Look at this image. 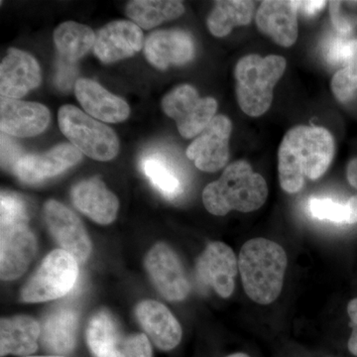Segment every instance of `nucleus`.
I'll use <instances>...</instances> for the list:
<instances>
[{
    "instance_id": "f257e3e1",
    "label": "nucleus",
    "mask_w": 357,
    "mask_h": 357,
    "mask_svg": "<svg viewBox=\"0 0 357 357\" xmlns=\"http://www.w3.org/2000/svg\"><path fill=\"white\" fill-rule=\"evenodd\" d=\"M335 154V141L326 129L300 126L289 130L278 153L279 181L284 191L295 194L305 178L318 180L328 170Z\"/></svg>"
},
{
    "instance_id": "412c9836",
    "label": "nucleus",
    "mask_w": 357,
    "mask_h": 357,
    "mask_svg": "<svg viewBox=\"0 0 357 357\" xmlns=\"http://www.w3.org/2000/svg\"><path fill=\"white\" fill-rule=\"evenodd\" d=\"M40 326V344L45 351L59 356L74 351L79 326V312L74 307H57L45 317Z\"/></svg>"
},
{
    "instance_id": "f8f14e48",
    "label": "nucleus",
    "mask_w": 357,
    "mask_h": 357,
    "mask_svg": "<svg viewBox=\"0 0 357 357\" xmlns=\"http://www.w3.org/2000/svg\"><path fill=\"white\" fill-rule=\"evenodd\" d=\"M231 121L215 115L203 132L188 147V158L204 172H217L229 161V140Z\"/></svg>"
},
{
    "instance_id": "1a4fd4ad",
    "label": "nucleus",
    "mask_w": 357,
    "mask_h": 357,
    "mask_svg": "<svg viewBox=\"0 0 357 357\" xmlns=\"http://www.w3.org/2000/svg\"><path fill=\"white\" fill-rule=\"evenodd\" d=\"M162 109L176 121L183 137L192 138L203 132L213 121L218 102L211 98H199L196 89L182 84L164 96Z\"/></svg>"
},
{
    "instance_id": "9b49d317",
    "label": "nucleus",
    "mask_w": 357,
    "mask_h": 357,
    "mask_svg": "<svg viewBox=\"0 0 357 357\" xmlns=\"http://www.w3.org/2000/svg\"><path fill=\"white\" fill-rule=\"evenodd\" d=\"M44 218L52 236L63 250L77 263L86 262L91 252V243L79 217L64 204L51 199L45 204Z\"/></svg>"
},
{
    "instance_id": "9d476101",
    "label": "nucleus",
    "mask_w": 357,
    "mask_h": 357,
    "mask_svg": "<svg viewBox=\"0 0 357 357\" xmlns=\"http://www.w3.org/2000/svg\"><path fill=\"white\" fill-rule=\"evenodd\" d=\"M145 268L155 287L166 300H185L191 291L184 267L177 253L168 244L159 243L145 257Z\"/></svg>"
},
{
    "instance_id": "6e6552de",
    "label": "nucleus",
    "mask_w": 357,
    "mask_h": 357,
    "mask_svg": "<svg viewBox=\"0 0 357 357\" xmlns=\"http://www.w3.org/2000/svg\"><path fill=\"white\" fill-rule=\"evenodd\" d=\"M86 342L93 357H152L144 333L126 335L109 312L102 310L89 319Z\"/></svg>"
},
{
    "instance_id": "f3484780",
    "label": "nucleus",
    "mask_w": 357,
    "mask_h": 357,
    "mask_svg": "<svg viewBox=\"0 0 357 357\" xmlns=\"http://www.w3.org/2000/svg\"><path fill=\"white\" fill-rule=\"evenodd\" d=\"M41 84L36 59L17 49H9L0 66V93L4 98H23Z\"/></svg>"
},
{
    "instance_id": "cd10ccee",
    "label": "nucleus",
    "mask_w": 357,
    "mask_h": 357,
    "mask_svg": "<svg viewBox=\"0 0 357 357\" xmlns=\"http://www.w3.org/2000/svg\"><path fill=\"white\" fill-rule=\"evenodd\" d=\"M253 9L252 1H217L208 18V30L213 36H227L236 26L248 25L250 22Z\"/></svg>"
},
{
    "instance_id": "a211bd4d",
    "label": "nucleus",
    "mask_w": 357,
    "mask_h": 357,
    "mask_svg": "<svg viewBox=\"0 0 357 357\" xmlns=\"http://www.w3.org/2000/svg\"><path fill=\"white\" fill-rule=\"evenodd\" d=\"M144 54L148 62L159 70L185 65L194 58V40L184 30H159L148 36Z\"/></svg>"
},
{
    "instance_id": "e433bc0d",
    "label": "nucleus",
    "mask_w": 357,
    "mask_h": 357,
    "mask_svg": "<svg viewBox=\"0 0 357 357\" xmlns=\"http://www.w3.org/2000/svg\"><path fill=\"white\" fill-rule=\"evenodd\" d=\"M227 357H250V356H248V354H230V356H227Z\"/></svg>"
},
{
    "instance_id": "2f4dec72",
    "label": "nucleus",
    "mask_w": 357,
    "mask_h": 357,
    "mask_svg": "<svg viewBox=\"0 0 357 357\" xmlns=\"http://www.w3.org/2000/svg\"><path fill=\"white\" fill-rule=\"evenodd\" d=\"M342 2L332 1L330 4L331 17H332L333 24L337 28L340 35L349 37L352 31V25L351 21L342 13L340 10Z\"/></svg>"
},
{
    "instance_id": "c9c22d12",
    "label": "nucleus",
    "mask_w": 357,
    "mask_h": 357,
    "mask_svg": "<svg viewBox=\"0 0 357 357\" xmlns=\"http://www.w3.org/2000/svg\"><path fill=\"white\" fill-rule=\"evenodd\" d=\"M347 176L349 184L357 189V158L349 162V166H347Z\"/></svg>"
},
{
    "instance_id": "f704fd0d",
    "label": "nucleus",
    "mask_w": 357,
    "mask_h": 357,
    "mask_svg": "<svg viewBox=\"0 0 357 357\" xmlns=\"http://www.w3.org/2000/svg\"><path fill=\"white\" fill-rule=\"evenodd\" d=\"M326 1H298L299 10L305 15L314 16L325 8Z\"/></svg>"
},
{
    "instance_id": "20e7f679",
    "label": "nucleus",
    "mask_w": 357,
    "mask_h": 357,
    "mask_svg": "<svg viewBox=\"0 0 357 357\" xmlns=\"http://www.w3.org/2000/svg\"><path fill=\"white\" fill-rule=\"evenodd\" d=\"M268 196L267 184L260 174L253 172L245 161H236L223 171L220 178L204 188L203 202L211 215L243 213L261 208Z\"/></svg>"
},
{
    "instance_id": "4be33fe9",
    "label": "nucleus",
    "mask_w": 357,
    "mask_h": 357,
    "mask_svg": "<svg viewBox=\"0 0 357 357\" xmlns=\"http://www.w3.org/2000/svg\"><path fill=\"white\" fill-rule=\"evenodd\" d=\"M75 93L84 109L100 121L117 123L126 121L130 114L126 100L112 95L91 79H77Z\"/></svg>"
},
{
    "instance_id": "4468645a",
    "label": "nucleus",
    "mask_w": 357,
    "mask_h": 357,
    "mask_svg": "<svg viewBox=\"0 0 357 357\" xmlns=\"http://www.w3.org/2000/svg\"><path fill=\"white\" fill-rule=\"evenodd\" d=\"M81 159L82 152L74 145L65 143L45 153L23 155L13 173L25 184H38L65 172Z\"/></svg>"
},
{
    "instance_id": "a878e982",
    "label": "nucleus",
    "mask_w": 357,
    "mask_h": 357,
    "mask_svg": "<svg viewBox=\"0 0 357 357\" xmlns=\"http://www.w3.org/2000/svg\"><path fill=\"white\" fill-rule=\"evenodd\" d=\"M54 41L62 57L74 63L95 46L96 34L88 26L68 21L54 31Z\"/></svg>"
},
{
    "instance_id": "4c0bfd02",
    "label": "nucleus",
    "mask_w": 357,
    "mask_h": 357,
    "mask_svg": "<svg viewBox=\"0 0 357 357\" xmlns=\"http://www.w3.org/2000/svg\"><path fill=\"white\" fill-rule=\"evenodd\" d=\"M25 357H66V356H25Z\"/></svg>"
},
{
    "instance_id": "7c9ffc66",
    "label": "nucleus",
    "mask_w": 357,
    "mask_h": 357,
    "mask_svg": "<svg viewBox=\"0 0 357 357\" xmlns=\"http://www.w3.org/2000/svg\"><path fill=\"white\" fill-rule=\"evenodd\" d=\"M23 154L21 149L14 141L9 138V135L1 132V163L2 167L6 170L13 172L14 166L16 165Z\"/></svg>"
},
{
    "instance_id": "c756f323",
    "label": "nucleus",
    "mask_w": 357,
    "mask_h": 357,
    "mask_svg": "<svg viewBox=\"0 0 357 357\" xmlns=\"http://www.w3.org/2000/svg\"><path fill=\"white\" fill-rule=\"evenodd\" d=\"M333 95L340 102H349L357 93V42L351 57L347 59L342 69L333 77Z\"/></svg>"
},
{
    "instance_id": "393cba45",
    "label": "nucleus",
    "mask_w": 357,
    "mask_h": 357,
    "mask_svg": "<svg viewBox=\"0 0 357 357\" xmlns=\"http://www.w3.org/2000/svg\"><path fill=\"white\" fill-rule=\"evenodd\" d=\"M126 15L144 29H151L166 21L176 20L185 13L181 1L173 0H134L126 6Z\"/></svg>"
},
{
    "instance_id": "ddd939ff",
    "label": "nucleus",
    "mask_w": 357,
    "mask_h": 357,
    "mask_svg": "<svg viewBox=\"0 0 357 357\" xmlns=\"http://www.w3.org/2000/svg\"><path fill=\"white\" fill-rule=\"evenodd\" d=\"M238 262L234 250L220 241L208 244L197 262L199 283L213 289L222 298H229L236 287Z\"/></svg>"
},
{
    "instance_id": "0eeeda50",
    "label": "nucleus",
    "mask_w": 357,
    "mask_h": 357,
    "mask_svg": "<svg viewBox=\"0 0 357 357\" xmlns=\"http://www.w3.org/2000/svg\"><path fill=\"white\" fill-rule=\"evenodd\" d=\"M79 277V263L67 251L55 249L43 261L20 292L24 303L60 299L74 289Z\"/></svg>"
},
{
    "instance_id": "2eb2a0df",
    "label": "nucleus",
    "mask_w": 357,
    "mask_h": 357,
    "mask_svg": "<svg viewBox=\"0 0 357 357\" xmlns=\"http://www.w3.org/2000/svg\"><path fill=\"white\" fill-rule=\"evenodd\" d=\"M144 36L139 26L131 21L110 22L96 35L93 52L105 64L131 57L142 49Z\"/></svg>"
},
{
    "instance_id": "7ed1b4c3",
    "label": "nucleus",
    "mask_w": 357,
    "mask_h": 357,
    "mask_svg": "<svg viewBox=\"0 0 357 357\" xmlns=\"http://www.w3.org/2000/svg\"><path fill=\"white\" fill-rule=\"evenodd\" d=\"M287 263L285 250L274 241L255 238L244 243L238 269L248 297L260 305L274 302L283 288Z\"/></svg>"
},
{
    "instance_id": "473e14b6",
    "label": "nucleus",
    "mask_w": 357,
    "mask_h": 357,
    "mask_svg": "<svg viewBox=\"0 0 357 357\" xmlns=\"http://www.w3.org/2000/svg\"><path fill=\"white\" fill-rule=\"evenodd\" d=\"M347 314H349V319H351V326L352 328L351 335L349 337L347 347H349V351L354 356H357V298L351 300L347 305Z\"/></svg>"
},
{
    "instance_id": "b1692460",
    "label": "nucleus",
    "mask_w": 357,
    "mask_h": 357,
    "mask_svg": "<svg viewBox=\"0 0 357 357\" xmlns=\"http://www.w3.org/2000/svg\"><path fill=\"white\" fill-rule=\"evenodd\" d=\"M41 326L31 317L2 318L0 323V356H29L38 349Z\"/></svg>"
},
{
    "instance_id": "72a5a7b5",
    "label": "nucleus",
    "mask_w": 357,
    "mask_h": 357,
    "mask_svg": "<svg viewBox=\"0 0 357 357\" xmlns=\"http://www.w3.org/2000/svg\"><path fill=\"white\" fill-rule=\"evenodd\" d=\"M72 63H60L58 69V84L63 89H70L72 86L76 70L70 66Z\"/></svg>"
},
{
    "instance_id": "dca6fc26",
    "label": "nucleus",
    "mask_w": 357,
    "mask_h": 357,
    "mask_svg": "<svg viewBox=\"0 0 357 357\" xmlns=\"http://www.w3.org/2000/svg\"><path fill=\"white\" fill-rule=\"evenodd\" d=\"M49 109L38 102H23L1 96V132L15 137H32L43 132L50 123Z\"/></svg>"
},
{
    "instance_id": "5701e85b",
    "label": "nucleus",
    "mask_w": 357,
    "mask_h": 357,
    "mask_svg": "<svg viewBox=\"0 0 357 357\" xmlns=\"http://www.w3.org/2000/svg\"><path fill=\"white\" fill-rule=\"evenodd\" d=\"M72 199L77 210L100 225H109L116 218L119 199L100 178H89L75 185Z\"/></svg>"
},
{
    "instance_id": "f03ea898",
    "label": "nucleus",
    "mask_w": 357,
    "mask_h": 357,
    "mask_svg": "<svg viewBox=\"0 0 357 357\" xmlns=\"http://www.w3.org/2000/svg\"><path fill=\"white\" fill-rule=\"evenodd\" d=\"M37 252L36 237L29 227L28 204L20 195L0 197V277L13 281L24 274Z\"/></svg>"
},
{
    "instance_id": "423d86ee",
    "label": "nucleus",
    "mask_w": 357,
    "mask_h": 357,
    "mask_svg": "<svg viewBox=\"0 0 357 357\" xmlns=\"http://www.w3.org/2000/svg\"><path fill=\"white\" fill-rule=\"evenodd\" d=\"M58 121L66 137L86 156L109 161L119 153V141L114 131L74 105L61 107Z\"/></svg>"
},
{
    "instance_id": "39448f33",
    "label": "nucleus",
    "mask_w": 357,
    "mask_h": 357,
    "mask_svg": "<svg viewBox=\"0 0 357 357\" xmlns=\"http://www.w3.org/2000/svg\"><path fill=\"white\" fill-rule=\"evenodd\" d=\"M286 60L280 56L248 55L236 67V96L239 107L250 116H260L269 109L273 89L283 76Z\"/></svg>"
},
{
    "instance_id": "bb28decb",
    "label": "nucleus",
    "mask_w": 357,
    "mask_h": 357,
    "mask_svg": "<svg viewBox=\"0 0 357 357\" xmlns=\"http://www.w3.org/2000/svg\"><path fill=\"white\" fill-rule=\"evenodd\" d=\"M140 167L155 189L165 198L173 199L184 192L180 174L163 155H146L141 160Z\"/></svg>"
},
{
    "instance_id": "6ab92c4d",
    "label": "nucleus",
    "mask_w": 357,
    "mask_h": 357,
    "mask_svg": "<svg viewBox=\"0 0 357 357\" xmlns=\"http://www.w3.org/2000/svg\"><path fill=\"white\" fill-rule=\"evenodd\" d=\"M135 312L141 328L159 349L171 351L180 344L182 328L163 304L157 301H143L136 307Z\"/></svg>"
},
{
    "instance_id": "c85d7f7f",
    "label": "nucleus",
    "mask_w": 357,
    "mask_h": 357,
    "mask_svg": "<svg viewBox=\"0 0 357 357\" xmlns=\"http://www.w3.org/2000/svg\"><path fill=\"white\" fill-rule=\"evenodd\" d=\"M310 215L319 220L342 225L357 223V196L347 203H337L331 199L312 198L307 204Z\"/></svg>"
},
{
    "instance_id": "aec40b11",
    "label": "nucleus",
    "mask_w": 357,
    "mask_h": 357,
    "mask_svg": "<svg viewBox=\"0 0 357 357\" xmlns=\"http://www.w3.org/2000/svg\"><path fill=\"white\" fill-rule=\"evenodd\" d=\"M298 1H263L256 14V24L275 43L290 47L298 37Z\"/></svg>"
}]
</instances>
